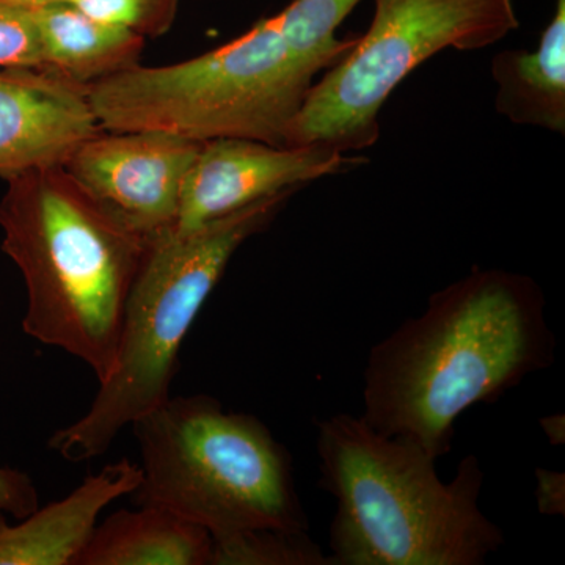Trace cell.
<instances>
[{
	"label": "cell",
	"mask_w": 565,
	"mask_h": 565,
	"mask_svg": "<svg viewBox=\"0 0 565 565\" xmlns=\"http://www.w3.org/2000/svg\"><path fill=\"white\" fill-rule=\"evenodd\" d=\"M321 68L286 43L277 14L221 47L166 66H136L87 85L104 131H159L200 141L286 147Z\"/></svg>",
	"instance_id": "cell-6"
},
{
	"label": "cell",
	"mask_w": 565,
	"mask_h": 565,
	"mask_svg": "<svg viewBox=\"0 0 565 565\" xmlns=\"http://www.w3.org/2000/svg\"><path fill=\"white\" fill-rule=\"evenodd\" d=\"M370 29L315 82L286 147L341 152L373 147L382 107L427 58L455 47L484 50L519 29L514 0H374Z\"/></svg>",
	"instance_id": "cell-7"
},
{
	"label": "cell",
	"mask_w": 565,
	"mask_h": 565,
	"mask_svg": "<svg viewBox=\"0 0 565 565\" xmlns=\"http://www.w3.org/2000/svg\"><path fill=\"white\" fill-rule=\"evenodd\" d=\"M200 141L159 131H99L62 167L93 199L151 237L177 221L182 184Z\"/></svg>",
	"instance_id": "cell-8"
},
{
	"label": "cell",
	"mask_w": 565,
	"mask_h": 565,
	"mask_svg": "<svg viewBox=\"0 0 565 565\" xmlns=\"http://www.w3.org/2000/svg\"><path fill=\"white\" fill-rule=\"evenodd\" d=\"M9 2L18 3V6L24 7H40L46 6V3L62 2V0H9Z\"/></svg>",
	"instance_id": "cell-22"
},
{
	"label": "cell",
	"mask_w": 565,
	"mask_h": 565,
	"mask_svg": "<svg viewBox=\"0 0 565 565\" xmlns=\"http://www.w3.org/2000/svg\"><path fill=\"white\" fill-rule=\"evenodd\" d=\"M362 0H294L277 14L286 43L321 70L332 68L355 40H340L337 29Z\"/></svg>",
	"instance_id": "cell-15"
},
{
	"label": "cell",
	"mask_w": 565,
	"mask_h": 565,
	"mask_svg": "<svg viewBox=\"0 0 565 565\" xmlns=\"http://www.w3.org/2000/svg\"><path fill=\"white\" fill-rule=\"evenodd\" d=\"M211 565H333L310 534L253 531L212 542Z\"/></svg>",
	"instance_id": "cell-16"
},
{
	"label": "cell",
	"mask_w": 565,
	"mask_h": 565,
	"mask_svg": "<svg viewBox=\"0 0 565 565\" xmlns=\"http://www.w3.org/2000/svg\"><path fill=\"white\" fill-rule=\"evenodd\" d=\"M95 20L122 25L141 36H162L177 20L180 0H62Z\"/></svg>",
	"instance_id": "cell-17"
},
{
	"label": "cell",
	"mask_w": 565,
	"mask_h": 565,
	"mask_svg": "<svg viewBox=\"0 0 565 565\" xmlns=\"http://www.w3.org/2000/svg\"><path fill=\"white\" fill-rule=\"evenodd\" d=\"M0 226L3 252L28 289L24 332L87 363L104 381L151 237L93 199L62 163L9 180Z\"/></svg>",
	"instance_id": "cell-3"
},
{
	"label": "cell",
	"mask_w": 565,
	"mask_h": 565,
	"mask_svg": "<svg viewBox=\"0 0 565 565\" xmlns=\"http://www.w3.org/2000/svg\"><path fill=\"white\" fill-rule=\"evenodd\" d=\"M323 145L274 147L250 139L203 141L182 184L173 228L191 232L248 204L367 162Z\"/></svg>",
	"instance_id": "cell-9"
},
{
	"label": "cell",
	"mask_w": 565,
	"mask_h": 565,
	"mask_svg": "<svg viewBox=\"0 0 565 565\" xmlns=\"http://www.w3.org/2000/svg\"><path fill=\"white\" fill-rule=\"evenodd\" d=\"M537 478L539 512L546 515H564L565 512V475L559 471H535Z\"/></svg>",
	"instance_id": "cell-20"
},
{
	"label": "cell",
	"mask_w": 565,
	"mask_h": 565,
	"mask_svg": "<svg viewBox=\"0 0 565 565\" xmlns=\"http://www.w3.org/2000/svg\"><path fill=\"white\" fill-rule=\"evenodd\" d=\"M318 455L319 486L337 500L333 565H481L504 544L479 508L475 456L444 482L422 446L345 414L318 423Z\"/></svg>",
	"instance_id": "cell-2"
},
{
	"label": "cell",
	"mask_w": 565,
	"mask_h": 565,
	"mask_svg": "<svg viewBox=\"0 0 565 565\" xmlns=\"http://www.w3.org/2000/svg\"><path fill=\"white\" fill-rule=\"evenodd\" d=\"M141 481L139 463L121 459L88 476L68 497L35 509L11 526L0 514V565H74L99 515Z\"/></svg>",
	"instance_id": "cell-11"
},
{
	"label": "cell",
	"mask_w": 565,
	"mask_h": 565,
	"mask_svg": "<svg viewBox=\"0 0 565 565\" xmlns=\"http://www.w3.org/2000/svg\"><path fill=\"white\" fill-rule=\"evenodd\" d=\"M39 492L22 471L0 467V514L21 520L39 509Z\"/></svg>",
	"instance_id": "cell-19"
},
{
	"label": "cell",
	"mask_w": 565,
	"mask_h": 565,
	"mask_svg": "<svg viewBox=\"0 0 565 565\" xmlns=\"http://www.w3.org/2000/svg\"><path fill=\"white\" fill-rule=\"evenodd\" d=\"M494 109L515 125L565 132V0L542 32L535 51L494 55Z\"/></svg>",
	"instance_id": "cell-14"
},
{
	"label": "cell",
	"mask_w": 565,
	"mask_h": 565,
	"mask_svg": "<svg viewBox=\"0 0 565 565\" xmlns=\"http://www.w3.org/2000/svg\"><path fill=\"white\" fill-rule=\"evenodd\" d=\"M541 286L526 275L473 269L429 297L375 344L364 367V422L422 446L451 451L456 423L497 403L555 362V334Z\"/></svg>",
	"instance_id": "cell-1"
},
{
	"label": "cell",
	"mask_w": 565,
	"mask_h": 565,
	"mask_svg": "<svg viewBox=\"0 0 565 565\" xmlns=\"http://www.w3.org/2000/svg\"><path fill=\"white\" fill-rule=\"evenodd\" d=\"M300 189L267 196L193 228L151 236L122 315L117 356L87 414L52 435L68 462L109 451L126 426L170 397L181 345L245 243L264 232Z\"/></svg>",
	"instance_id": "cell-4"
},
{
	"label": "cell",
	"mask_w": 565,
	"mask_h": 565,
	"mask_svg": "<svg viewBox=\"0 0 565 565\" xmlns=\"http://www.w3.org/2000/svg\"><path fill=\"white\" fill-rule=\"evenodd\" d=\"M44 66L76 84H95L140 65L145 36L95 20L66 2L32 7Z\"/></svg>",
	"instance_id": "cell-13"
},
{
	"label": "cell",
	"mask_w": 565,
	"mask_h": 565,
	"mask_svg": "<svg viewBox=\"0 0 565 565\" xmlns=\"http://www.w3.org/2000/svg\"><path fill=\"white\" fill-rule=\"evenodd\" d=\"M542 427H544L546 437L550 438L553 445L564 444L561 437L564 438V418L563 416L555 415L548 416V418L542 419Z\"/></svg>",
	"instance_id": "cell-21"
},
{
	"label": "cell",
	"mask_w": 565,
	"mask_h": 565,
	"mask_svg": "<svg viewBox=\"0 0 565 565\" xmlns=\"http://www.w3.org/2000/svg\"><path fill=\"white\" fill-rule=\"evenodd\" d=\"M203 526L159 505L121 509L96 525L74 565H211Z\"/></svg>",
	"instance_id": "cell-12"
},
{
	"label": "cell",
	"mask_w": 565,
	"mask_h": 565,
	"mask_svg": "<svg viewBox=\"0 0 565 565\" xmlns=\"http://www.w3.org/2000/svg\"><path fill=\"white\" fill-rule=\"evenodd\" d=\"M44 66L31 7L0 0V68Z\"/></svg>",
	"instance_id": "cell-18"
},
{
	"label": "cell",
	"mask_w": 565,
	"mask_h": 565,
	"mask_svg": "<svg viewBox=\"0 0 565 565\" xmlns=\"http://www.w3.org/2000/svg\"><path fill=\"white\" fill-rule=\"evenodd\" d=\"M102 131L87 87L47 66L0 68V177L63 163Z\"/></svg>",
	"instance_id": "cell-10"
},
{
	"label": "cell",
	"mask_w": 565,
	"mask_h": 565,
	"mask_svg": "<svg viewBox=\"0 0 565 565\" xmlns=\"http://www.w3.org/2000/svg\"><path fill=\"white\" fill-rule=\"evenodd\" d=\"M131 426L141 470L134 504L169 509L212 542L253 531L308 534L291 456L262 419L195 394L170 396Z\"/></svg>",
	"instance_id": "cell-5"
}]
</instances>
